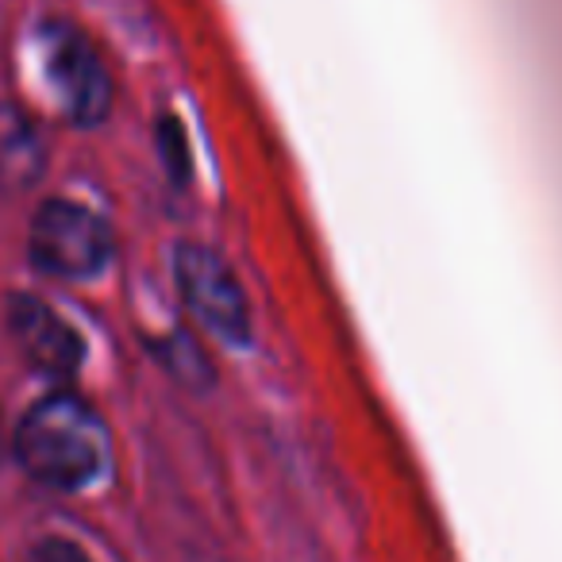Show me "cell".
<instances>
[{
	"label": "cell",
	"mask_w": 562,
	"mask_h": 562,
	"mask_svg": "<svg viewBox=\"0 0 562 562\" xmlns=\"http://www.w3.org/2000/svg\"><path fill=\"white\" fill-rule=\"evenodd\" d=\"M16 454L35 482L86 490L109 470V431L81 397L50 393L20 424Z\"/></svg>",
	"instance_id": "1"
},
{
	"label": "cell",
	"mask_w": 562,
	"mask_h": 562,
	"mask_svg": "<svg viewBox=\"0 0 562 562\" xmlns=\"http://www.w3.org/2000/svg\"><path fill=\"white\" fill-rule=\"evenodd\" d=\"M35 47H40L43 78L70 124H101L112 109V78L93 43L70 24H47Z\"/></svg>",
	"instance_id": "2"
},
{
	"label": "cell",
	"mask_w": 562,
	"mask_h": 562,
	"mask_svg": "<svg viewBox=\"0 0 562 562\" xmlns=\"http://www.w3.org/2000/svg\"><path fill=\"white\" fill-rule=\"evenodd\" d=\"M112 232L97 212L74 201H47L32 224V262L55 278L86 281L109 270Z\"/></svg>",
	"instance_id": "3"
},
{
	"label": "cell",
	"mask_w": 562,
	"mask_h": 562,
	"mask_svg": "<svg viewBox=\"0 0 562 562\" xmlns=\"http://www.w3.org/2000/svg\"><path fill=\"white\" fill-rule=\"evenodd\" d=\"M173 273H178L181 297H186L189 313L204 324L216 339L227 347H247L250 344V308L243 297V285L235 281L232 266L209 247H178L173 255Z\"/></svg>",
	"instance_id": "4"
},
{
	"label": "cell",
	"mask_w": 562,
	"mask_h": 562,
	"mask_svg": "<svg viewBox=\"0 0 562 562\" xmlns=\"http://www.w3.org/2000/svg\"><path fill=\"white\" fill-rule=\"evenodd\" d=\"M9 331L16 339L20 355L47 378H70L81 370L86 344L78 328L66 316H58L47 301L16 293L9 301Z\"/></svg>",
	"instance_id": "5"
},
{
	"label": "cell",
	"mask_w": 562,
	"mask_h": 562,
	"mask_svg": "<svg viewBox=\"0 0 562 562\" xmlns=\"http://www.w3.org/2000/svg\"><path fill=\"white\" fill-rule=\"evenodd\" d=\"M47 147L43 135L16 104H0V193H20L43 178Z\"/></svg>",
	"instance_id": "6"
},
{
	"label": "cell",
	"mask_w": 562,
	"mask_h": 562,
	"mask_svg": "<svg viewBox=\"0 0 562 562\" xmlns=\"http://www.w3.org/2000/svg\"><path fill=\"white\" fill-rule=\"evenodd\" d=\"M158 143H162V158L170 166L173 181H186L189 178V147H186V132L173 116H162L158 124Z\"/></svg>",
	"instance_id": "7"
},
{
	"label": "cell",
	"mask_w": 562,
	"mask_h": 562,
	"mask_svg": "<svg viewBox=\"0 0 562 562\" xmlns=\"http://www.w3.org/2000/svg\"><path fill=\"white\" fill-rule=\"evenodd\" d=\"M32 562H93V559H89L86 547L74 543V539L50 536V539H43V543L32 551Z\"/></svg>",
	"instance_id": "8"
}]
</instances>
